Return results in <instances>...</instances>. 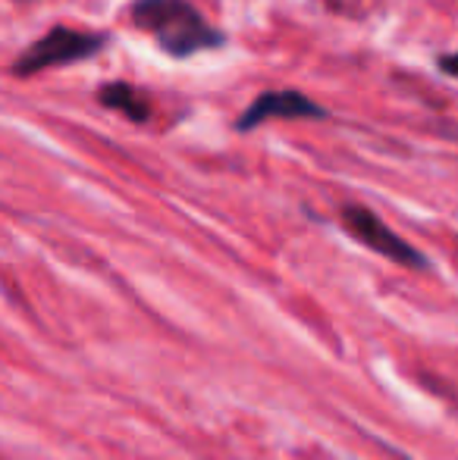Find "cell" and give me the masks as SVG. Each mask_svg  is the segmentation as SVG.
Instances as JSON below:
<instances>
[{
  "instance_id": "obj_1",
  "label": "cell",
  "mask_w": 458,
  "mask_h": 460,
  "mask_svg": "<svg viewBox=\"0 0 458 460\" xmlns=\"http://www.w3.org/2000/svg\"><path fill=\"white\" fill-rule=\"evenodd\" d=\"M129 19L135 29L148 31L164 54L176 57V60L227 44V35L208 25V19L189 0H135Z\"/></svg>"
},
{
  "instance_id": "obj_2",
  "label": "cell",
  "mask_w": 458,
  "mask_h": 460,
  "mask_svg": "<svg viewBox=\"0 0 458 460\" xmlns=\"http://www.w3.org/2000/svg\"><path fill=\"white\" fill-rule=\"evenodd\" d=\"M111 38L101 35V31H79V29H67V25H57L48 35H41L29 50L13 60V75L19 79H29L38 75L44 69H57V66H69V63H82L88 57L101 54L107 48Z\"/></svg>"
},
{
  "instance_id": "obj_3",
  "label": "cell",
  "mask_w": 458,
  "mask_h": 460,
  "mask_svg": "<svg viewBox=\"0 0 458 460\" xmlns=\"http://www.w3.org/2000/svg\"><path fill=\"white\" fill-rule=\"evenodd\" d=\"M339 219H343V229L348 232V235H352L355 242L364 244L367 251H373V254H380V257H386V261L399 263V267L427 270V257H424L421 251L415 248V244L405 242L402 235H396V232H392L390 226H386L383 219L377 217V213L367 210V207L348 204V207H343Z\"/></svg>"
},
{
  "instance_id": "obj_4",
  "label": "cell",
  "mask_w": 458,
  "mask_h": 460,
  "mask_svg": "<svg viewBox=\"0 0 458 460\" xmlns=\"http://www.w3.org/2000/svg\"><path fill=\"white\" fill-rule=\"evenodd\" d=\"M327 110L301 92H264L236 119V132H251L270 119H327Z\"/></svg>"
},
{
  "instance_id": "obj_5",
  "label": "cell",
  "mask_w": 458,
  "mask_h": 460,
  "mask_svg": "<svg viewBox=\"0 0 458 460\" xmlns=\"http://www.w3.org/2000/svg\"><path fill=\"white\" fill-rule=\"evenodd\" d=\"M98 101L104 103V107L116 110V113L129 116L132 122H148V116H151L148 97L141 92H135L132 85H126V82H111V85L98 88Z\"/></svg>"
},
{
  "instance_id": "obj_6",
  "label": "cell",
  "mask_w": 458,
  "mask_h": 460,
  "mask_svg": "<svg viewBox=\"0 0 458 460\" xmlns=\"http://www.w3.org/2000/svg\"><path fill=\"white\" fill-rule=\"evenodd\" d=\"M436 66H440L446 75H455V79H458V50H455V54H443V57H436Z\"/></svg>"
}]
</instances>
